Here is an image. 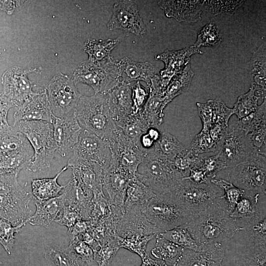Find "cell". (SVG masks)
<instances>
[{
	"label": "cell",
	"instance_id": "6da1fadb",
	"mask_svg": "<svg viewBox=\"0 0 266 266\" xmlns=\"http://www.w3.org/2000/svg\"><path fill=\"white\" fill-rule=\"evenodd\" d=\"M225 200L221 197L205 210L194 215L184 224L193 238L200 244L220 243L233 237L243 228L231 217Z\"/></svg>",
	"mask_w": 266,
	"mask_h": 266
},
{
	"label": "cell",
	"instance_id": "7a4b0ae2",
	"mask_svg": "<svg viewBox=\"0 0 266 266\" xmlns=\"http://www.w3.org/2000/svg\"><path fill=\"white\" fill-rule=\"evenodd\" d=\"M13 127L27 139L33 152L27 170L37 172L50 167L57 154L52 124L42 121H21Z\"/></svg>",
	"mask_w": 266,
	"mask_h": 266
},
{
	"label": "cell",
	"instance_id": "3957f363",
	"mask_svg": "<svg viewBox=\"0 0 266 266\" xmlns=\"http://www.w3.org/2000/svg\"><path fill=\"white\" fill-rule=\"evenodd\" d=\"M135 175L156 195L172 192L183 178L171 162L153 148L144 151L143 159Z\"/></svg>",
	"mask_w": 266,
	"mask_h": 266
},
{
	"label": "cell",
	"instance_id": "277c9868",
	"mask_svg": "<svg viewBox=\"0 0 266 266\" xmlns=\"http://www.w3.org/2000/svg\"><path fill=\"white\" fill-rule=\"evenodd\" d=\"M74 115L83 130L107 141L117 130L109 110L105 94L82 95Z\"/></svg>",
	"mask_w": 266,
	"mask_h": 266
},
{
	"label": "cell",
	"instance_id": "5b68a950",
	"mask_svg": "<svg viewBox=\"0 0 266 266\" xmlns=\"http://www.w3.org/2000/svg\"><path fill=\"white\" fill-rule=\"evenodd\" d=\"M141 209L148 220L161 233L184 225L193 217L171 192L156 195L141 205Z\"/></svg>",
	"mask_w": 266,
	"mask_h": 266
},
{
	"label": "cell",
	"instance_id": "8992f818",
	"mask_svg": "<svg viewBox=\"0 0 266 266\" xmlns=\"http://www.w3.org/2000/svg\"><path fill=\"white\" fill-rule=\"evenodd\" d=\"M71 78L75 85L83 83L90 86L94 95H105L120 83L118 61L112 56L100 63L87 60L77 66Z\"/></svg>",
	"mask_w": 266,
	"mask_h": 266
},
{
	"label": "cell",
	"instance_id": "52a82bcc",
	"mask_svg": "<svg viewBox=\"0 0 266 266\" xmlns=\"http://www.w3.org/2000/svg\"><path fill=\"white\" fill-rule=\"evenodd\" d=\"M228 177L245 193L266 196V156L253 153L247 160L231 168Z\"/></svg>",
	"mask_w": 266,
	"mask_h": 266
},
{
	"label": "cell",
	"instance_id": "ba28073f",
	"mask_svg": "<svg viewBox=\"0 0 266 266\" xmlns=\"http://www.w3.org/2000/svg\"><path fill=\"white\" fill-rule=\"evenodd\" d=\"M46 90L53 116L58 118L75 116L82 94L78 92L72 78L59 72L50 80Z\"/></svg>",
	"mask_w": 266,
	"mask_h": 266
},
{
	"label": "cell",
	"instance_id": "9c48e42d",
	"mask_svg": "<svg viewBox=\"0 0 266 266\" xmlns=\"http://www.w3.org/2000/svg\"><path fill=\"white\" fill-rule=\"evenodd\" d=\"M171 193L193 216L223 196L222 189L211 182L196 184L183 178Z\"/></svg>",
	"mask_w": 266,
	"mask_h": 266
},
{
	"label": "cell",
	"instance_id": "30bf717a",
	"mask_svg": "<svg viewBox=\"0 0 266 266\" xmlns=\"http://www.w3.org/2000/svg\"><path fill=\"white\" fill-rule=\"evenodd\" d=\"M231 169L247 160L253 152L247 135L239 127L237 120L229 123L221 148L218 152Z\"/></svg>",
	"mask_w": 266,
	"mask_h": 266
},
{
	"label": "cell",
	"instance_id": "8fae6325",
	"mask_svg": "<svg viewBox=\"0 0 266 266\" xmlns=\"http://www.w3.org/2000/svg\"><path fill=\"white\" fill-rule=\"evenodd\" d=\"M107 142L111 152L109 165L135 174L143 159L144 151L118 128Z\"/></svg>",
	"mask_w": 266,
	"mask_h": 266
},
{
	"label": "cell",
	"instance_id": "7c38bea8",
	"mask_svg": "<svg viewBox=\"0 0 266 266\" xmlns=\"http://www.w3.org/2000/svg\"><path fill=\"white\" fill-rule=\"evenodd\" d=\"M72 153V158L94 162L104 168L109 166L111 159L108 142L83 129Z\"/></svg>",
	"mask_w": 266,
	"mask_h": 266
},
{
	"label": "cell",
	"instance_id": "4fadbf2b",
	"mask_svg": "<svg viewBox=\"0 0 266 266\" xmlns=\"http://www.w3.org/2000/svg\"><path fill=\"white\" fill-rule=\"evenodd\" d=\"M38 71V68L24 69L19 67H13L3 74V95L13 107L20 106L35 93L33 91V85L29 79L28 74Z\"/></svg>",
	"mask_w": 266,
	"mask_h": 266
},
{
	"label": "cell",
	"instance_id": "5bb4252c",
	"mask_svg": "<svg viewBox=\"0 0 266 266\" xmlns=\"http://www.w3.org/2000/svg\"><path fill=\"white\" fill-rule=\"evenodd\" d=\"M107 27L110 31L122 30L138 36H143L146 33L137 5L133 0H120L114 3Z\"/></svg>",
	"mask_w": 266,
	"mask_h": 266
},
{
	"label": "cell",
	"instance_id": "9a60e30c",
	"mask_svg": "<svg viewBox=\"0 0 266 266\" xmlns=\"http://www.w3.org/2000/svg\"><path fill=\"white\" fill-rule=\"evenodd\" d=\"M67 167L72 169V176L77 184L89 196L103 192L102 180L103 168L99 164L91 161L70 158Z\"/></svg>",
	"mask_w": 266,
	"mask_h": 266
},
{
	"label": "cell",
	"instance_id": "2e32d148",
	"mask_svg": "<svg viewBox=\"0 0 266 266\" xmlns=\"http://www.w3.org/2000/svg\"><path fill=\"white\" fill-rule=\"evenodd\" d=\"M135 174L112 165L104 169L102 180L103 190H105L110 205L120 208L124 213V203L126 191L130 180Z\"/></svg>",
	"mask_w": 266,
	"mask_h": 266
},
{
	"label": "cell",
	"instance_id": "e0dca14e",
	"mask_svg": "<svg viewBox=\"0 0 266 266\" xmlns=\"http://www.w3.org/2000/svg\"><path fill=\"white\" fill-rule=\"evenodd\" d=\"M32 196L25 190L11 194H0V217L16 226L31 215L30 203Z\"/></svg>",
	"mask_w": 266,
	"mask_h": 266
},
{
	"label": "cell",
	"instance_id": "ac0fdd59",
	"mask_svg": "<svg viewBox=\"0 0 266 266\" xmlns=\"http://www.w3.org/2000/svg\"><path fill=\"white\" fill-rule=\"evenodd\" d=\"M51 124L57 153L62 157H65L72 151L82 129L75 116L58 118L53 115Z\"/></svg>",
	"mask_w": 266,
	"mask_h": 266
},
{
	"label": "cell",
	"instance_id": "d6986e66",
	"mask_svg": "<svg viewBox=\"0 0 266 266\" xmlns=\"http://www.w3.org/2000/svg\"><path fill=\"white\" fill-rule=\"evenodd\" d=\"M161 233L147 218L141 209V205L133 206L126 212L117 228L118 236L125 238L133 236H146Z\"/></svg>",
	"mask_w": 266,
	"mask_h": 266
},
{
	"label": "cell",
	"instance_id": "ffe728a7",
	"mask_svg": "<svg viewBox=\"0 0 266 266\" xmlns=\"http://www.w3.org/2000/svg\"><path fill=\"white\" fill-rule=\"evenodd\" d=\"M51 111L46 89L35 92L14 113V124L21 121H42L52 123Z\"/></svg>",
	"mask_w": 266,
	"mask_h": 266
},
{
	"label": "cell",
	"instance_id": "44dd1931",
	"mask_svg": "<svg viewBox=\"0 0 266 266\" xmlns=\"http://www.w3.org/2000/svg\"><path fill=\"white\" fill-rule=\"evenodd\" d=\"M224 256L221 243L203 244L200 251L184 249L175 266H221Z\"/></svg>",
	"mask_w": 266,
	"mask_h": 266
},
{
	"label": "cell",
	"instance_id": "7402d4cb",
	"mask_svg": "<svg viewBox=\"0 0 266 266\" xmlns=\"http://www.w3.org/2000/svg\"><path fill=\"white\" fill-rule=\"evenodd\" d=\"M120 82L132 84L142 81L149 87L151 79L160 70L148 62H137L127 57L118 61Z\"/></svg>",
	"mask_w": 266,
	"mask_h": 266
},
{
	"label": "cell",
	"instance_id": "603a6c76",
	"mask_svg": "<svg viewBox=\"0 0 266 266\" xmlns=\"http://www.w3.org/2000/svg\"><path fill=\"white\" fill-rule=\"evenodd\" d=\"M203 52L192 46L178 50H166L155 56V59L162 61L165 67L160 70V76L170 82L172 77L184 69L190 63L191 56L194 54H201Z\"/></svg>",
	"mask_w": 266,
	"mask_h": 266
},
{
	"label": "cell",
	"instance_id": "cb8c5ba5",
	"mask_svg": "<svg viewBox=\"0 0 266 266\" xmlns=\"http://www.w3.org/2000/svg\"><path fill=\"white\" fill-rule=\"evenodd\" d=\"M158 4L166 17L179 22H196L203 10L202 0H159Z\"/></svg>",
	"mask_w": 266,
	"mask_h": 266
},
{
	"label": "cell",
	"instance_id": "d4e9b609",
	"mask_svg": "<svg viewBox=\"0 0 266 266\" xmlns=\"http://www.w3.org/2000/svg\"><path fill=\"white\" fill-rule=\"evenodd\" d=\"M132 84L120 82L105 94L108 108L115 124L132 113Z\"/></svg>",
	"mask_w": 266,
	"mask_h": 266
},
{
	"label": "cell",
	"instance_id": "484cf974",
	"mask_svg": "<svg viewBox=\"0 0 266 266\" xmlns=\"http://www.w3.org/2000/svg\"><path fill=\"white\" fill-rule=\"evenodd\" d=\"M35 200L36 210L28 218V223L33 226L49 227L55 221L65 203L63 194L46 200Z\"/></svg>",
	"mask_w": 266,
	"mask_h": 266
},
{
	"label": "cell",
	"instance_id": "4316f807",
	"mask_svg": "<svg viewBox=\"0 0 266 266\" xmlns=\"http://www.w3.org/2000/svg\"><path fill=\"white\" fill-rule=\"evenodd\" d=\"M266 42L253 54L249 64V72L251 78V86L255 94L260 99H266Z\"/></svg>",
	"mask_w": 266,
	"mask_h": 266
},
{
	"label": "cell",
	"instance_id": "83f0119b",
	"mask_svg": "<svg viewBox=\"0 0 266 266\" xmlns=\"http://www.w3.org/2000/svg\"><path fill=\"white\" fill-rule=\"evenodd\" d=\"M33 150L26 137L9 125L0 129V157Z\"/></svg>",
	"mask_w": 266,
	"mask_h": 266
},
{
	"label": "cell",
	"instance_id": "f1b7e54d",
	"mask_svg": "<svg viewBox=\"0 0 266 266\" xmlns=\"http://www.w3.org/2000/svg\"><path fill=\"white\" fill-rule=\"evenodd\" d=\"M266 211V196L257 194L252 195L244 192V194L238 201L230 213L231 218L248 221Z\"/></svg>",
	"mask_w": 266,
	"mask_h": 266
},
{
	"label": "cell",
	"instance_id": "f546056e",
	"mask_svg": "<svg viewBox=\"0 0 266 266\" xmlns=\"http://www.w3.org/2000/svg\"><path fill=\"white\" fill-rule=\"evenodd\" d=\"M66 166L52 178L33 179L31 186L33 195L35 200H46L59 196L65 185L58 183L60 175L67 169Z\"/></svg>",
	"mask_w": 266,
	"mask_h": 266
},
{
	"label": "cell",
	"instance_id": "4dcf8cb0",
	"mask_svg": "<svg viewBox=\"0 0 266 266\" xmlns=\"http://www.w3.org/2000/svg\"><path fill=\"white\" fill-rule=\"evenodd\" d=\"M122 36L105 40L89 39L85 43L84 50L88 55V60L93 63H100L112 57L111 51L122 40Z\"/></svg>",
	"mask_w": 266,
	"mask_h": 266
},
{
	"label": "cell",
	"instance_id": "1f68e13d",
	"mask_svg": "<svg viewBox=\"0 0 266 266\" xmlns=\"http://www.w3.org/2000/svg\"><path fill=\"white\" fill-rule=\"evenodd\" d=\"M156 237L155 246L151 250V254L167 266H175L184 249L162 237L159 233Z\"/></svg>",
	"mask_w": 266,
	"mask_h": 266
},
{
	"label": "cell",
	"instance_id": "d6a6232c",
	"mask_svg": "<svg viewBox=\"0 0 266 266\" xmlns=\"http://www.w3.org/2000/svg\"><path fill=\"white\" fill-rule=\"evenodd\" d=\"M194 76L190 63L171 79L166 90L164 98L165 107L176 97L187 91Z\"/></svg>",
	"mask_w": 266,
	"mask_h": 266
},
{
	"label": "cell",
	"instance_id": "836d02e7",
	"mask_svg": "<svg viewBox=\"0 0 266 266\" xmlns=\"http://www.w3.org/2000/svg\"><path fill=\"white\" fill-rule=\"evenodd\" d=\"M156 195L135 176L128 186L124 203L125 213L135 205H143Z\"/></svg>",
	"mask_w": 266,
	"mask_h": 266
},
{
	"label": "cell",
	"instance_id": "e575fe53",
	"mask_svg": "<svg viewBox=\"0 0 266 266\" xmlns=\"http://www.w3.org/2000/svg\"><path fill=\"white\" fill-rule=\"evenodd\" d=\"M165 107L163 97L149 95L146 102L137 113L149 128H157L164 122Z\"/></svg>",
	"mask_w": 266,
	"mask_h": 266
},
{
	"label": "cell",
	"instance_id": "d590c367",
	"mask_svg": "<svg viewBox=\"0 0 266 266\" xmlns=\"http://www.w3.org/2000/svg\"><path fill=\"white\" fill-rule=\"evenodd\" d=\"M33 155V150L0 157V174H17L28 168Z\"/></svg>",
	"mask_w": 266,
	"mask_h": 266
},
{
	"label": "cell",
	"instance_id": "8d00e7d4",
	"mask_svg": "<svg viewBox=\"0 0 266 266\" xmlns=\"http://www.w3.org/2000/svg\"><path fill=\"white\" fill-rule=\"evenodd\" d=\"M115 125L119 130L140 148V138L146 132L149 127L138 113L131 114L117 122Z\"/></svg>",
	"mask_w": 266,
	"mask_h": 266
},
{
	"label": "cell",
	"instance_id": "74e56055",
	"mask_svg": "<svg viewBox=\"0 0 266 266\" xmlns=\"http://www.w3.org/2000/svg\"><path fill=\"white\" fill-rule=\"evenodd\" d=\"M153 148L171 162L188 150L174 136L166 132L161 133L160 138L155 143Z\"/></svg>",
	"mask_w": 266,
	"mask_h": 266
},
{
	"label": "cell",
	"instance_id": "f35d334b",
	"mask_svg": "<svg viewBox=\"0 0 266 266\" xmlns=\"http://www.w3.org/2000/svg\"><path fill=\"white\" fill-rule=\"evenodd\" d=\"M160 235L184 249L200 251L203 244H200L192 236L184 225L159 233Z\"/></svg>",
	"mask_w": 266,
	"mask_h": 266
},
{
	"label": "cell",
	"instance_id": "ab89813d",
	"mask_svg": "<svg viewBox=\"0 0 266 266\" xmlns=\"http://www.w3.org/2000/svg\"><path fill=\"white\" fill-rule=\"evenodd\" d=\"M266 211L260 212L243 227L248 242L255 244H266Z\"/></svg>",
	"mask_w": 266,
	"mask_h": 266
},
{
	"label": "cell",
	"instance_id": "60d3db41",
	"mask_svg": "<svg viewBox=\"0 0 266 266\" xmlns=\"http://www.w3.org/2000/svg\"><path fill=\"white\" fill-rule=\"evenodd\" d=\"M45 258L49 266H84L81 261L67 249L45 246Z\"/></svg>",
	"mask_w": 266,
	"mask_h": 266
},
{
	"label": "cell",
	"instance_id": "b9f144b4",
	"mask_svg": "<svg viewBox=\"0 0 266 266\" xmlns=\"http://www.w3.org/2000/svg\"><path fill=\"white\" fill-rule=\"evenodd\" d=\"M229 181H227L224 179L214 178L211 180V182L224 191V194L221 198L224 200L229 211L231 213L245 192L233 185L229 178Z\"/></svg>",
	"mask_w": 266,
	"mask_h": 266
},
{
	"label": "cell",
	"instance_id": "7bdbcfd3",
	"mask_svg": "<svg viewBox=\"0 0 266 266\" xmlns=\"http://www.w3.org/2000/svg\"><path fill=\"white\" fill-rule=\"evenodd\" d=\"M111 207L104 192L93 195L90 216L91 225L104 220L110 214Z\"/></svg>",
	"mask_w": 266,
	"mask_h": 266
},
{
	"label": "cell",
	"instance_id": "ee69618b",
	"mask_svg": "<svg viewBox=\"0 0 266 266\" xmlns=\"http://www.w3.org/2000/svg\"><path fill=\"white\" fill-rule=\"evenodd\" d=\"M259 99L256 96L252 86L247 93L239 96L233 108L237 119H240L255 111L258 106Z\"/></svg>",
	"mask_w": 266,
	"mask_h": 266
},
{
	"label": "cell",
	"instance_id": "f6af8a7d",
	"mask_svg": "<svg viewBox=\"0 0 266 266\" xmlns=\"http://www.w3.org/2000/svg\"><path fill=\"white\" fill-rule=\"evenodd\" d=\"M237 123L246 134L266 123V99L263 100L255 111L240 119H237Z\"/></svg>",
	"mask_w": 266,
	"mask_h": 266
},
{
	"label": "cell",
	"instance_id": "bcb514c9",
	"mask_svg": "<svg viewBox=\"0 0 266 266\" xmlns=\"http://www.w3.org/2000/svg\"><path fill=\"white\" fill-rule=\"evenodd\" d=\"M221 41V35L218 28L210 21L200 29L192 46L196 48L201 46L212 47L220 44Z\"/></svg>",
	"mask_w": 266,
	"mask_h": 266
},
{
	"label": "cell",
	"instance_id": "7dc6e473",
	"mask_svg": "<svg viewBox=\"0 0 266 266\" xmlns=\"http://www.w3.org/2000/svg\"><path fill=\"white\" fill-rule=\"evenodd\" d=\"M156 235L155 234H151L146 236H133L125 238L117 235V238L120 248H123L134 253L142 259L147 254L146 249L148 243Z\"/></svg>",
	"mask_w": 266,
	"mask_h": 266
},
{
	"label": "cell",
	"instance_id": "c3c4849f",
	"mask_svg": "<svg viewBox=\"0 0 266 266\" xmlns=\"http://www.w3.org/2000/svg\"><path fill=\"white\" fill-rule=\"evenodd\" d=\"M28 219L16 226L0 217V244L6 252L10 255L15 241V234L19 233L28 223Z\"/></svg>",
	"mask_w": 266,
	"mask_h": 266
},
{
	"label": "cell",
	"instance_id": "681fc988",
	"mask_svg": "<svg viewBox=\"0 0 266 266\" xmlns=\"http://www.w3.org/2000/svg\"><path fill=\"white\" fill-rule=\"evenodd\" d=\"M201 157L194 154L190 149L177 156L172 162L175 169L183 178L189 175L190 169L196 166H200Z\"/></svg>",
	"mask_w": 266,
	"mask_h": 266
},
{
	"label": "cell",
	"instance_id": "f907efd6",
	"mask_svg": "<svg viewBox=\"0 0 266 266\" xmlns=\"http://www.w3.org/2000/svg\"><path fill=\"white\" fill-rule=\"evenodd\" d=\"M66 249L74 254L84 266H97L95 260L94 251L79 237L70 241V244Z\"/></svg>",
	"mask_w": 266,
	"mask_h": 266
},
{
	"label": "cell",
	"instance_id": "816d5d0a",
	"mask_svg": "<svg viewBox=\"0 0 266 266\" xmlns=\"http://www.w3.org/2000/svg\"><path fill=\"white\" fill-rule=\"evenodd\" d=\"M243 259L249 266H266V244L248 242Z\"/></svg>",
	"mask_w": 266,
	"mask_h": 266
},
{
	"label": "cell",
	"instance_id": "f5cc1de1",
	"mask_svg": "<svg viewBox=\"0 0 266 266\" xmlns=\"http://www.w3.org/2000/svg\"><path fill=\"white\" fill-rule=\"evenodd\" d=\"M244 0H202L203 10L214 15L223 13H233L244 2Z\"/></svg>",
	"mask_w": 266,
	"mask_h": 266
},
{
	"label": "cell",
	"instance_id": "db71d44e",
	"mask_svg": "<svg viewBox=\"0 0 266 266\" xmlns=\"http://www.w3.org/2000/svg\"><path fill=\"white\" fill-rule=\"evenodd\" d=\"M116 238L100 247L94 252L95 260L97 266H109L120 248Z\"/></svg>",
	"mask_w": 266,
	"mask_h": 266
},
{
	"label": "cell",
	"instance_id": "11a10c76",
	"mask_svg": "<svg viewBox=\"0 0 266 266\" xmlns=\"http://www.w3.org/2000/svg\"><path fill=\"white\" fill-rule=\"evenodd\" d=\"M81 220H84V218L81 211L78 208L64 204L55 222L69 228Z\"/></svg>",
	"mask_w": 266,
	"mask_h": 266
},
{
	"label": "cell",
	"instance_id": "9f6ffc18",
	"mask_svg": "<svg viewBox=\"0 0 266 266\" xmlns=\"http://www.w3.org/2000/svg\"><path fill=\"white\" fill-rule=\"evenodd\" d=\"M200 166L210 180L215 178L221 170L227 169L226 163L218 153L209 157H201Z\"/></svg>",
	"mask_w": 266,
	"mask_h": 266
},
{
	"label": "cell",
	"instance_id": "6f0895ef",
	"mask_svg": "<svg viewBox=\"0 0 266 266\" xmlns=\"http://www.w3.org/2000/svg\"><path fill=\"white\" fill-rule=\"evenodd\" d=\"M247 135L253 152L266 156V123Z\"/></svg>",
	"mask_w": 266,
	"mask_h": 266
},
{
	"label": "cell",
	"instance_id": "680465c9",
	"mask_svg": "<svg viewBox=\"0 0 266 266\" xmlns=\"http://www.w3.org/2000/svg\"><path fill=\"white\" fill-rule=\"evenodd\" d=\"M149 97L148 88L142 85L140 82H136L132 86V113L137 114L142 108Z\"/></svg>",
	"mask_w": 266,
	"mask_h": 266
},
{
	"label": "cell",
	"instance_id": "91938a15",
	"mask_svg": "<svg viewBox=\"0 0 266 266\" xmlns=\"http://www.w3.org/2000/svg\"><path fill=\"white\" fill-rule=\"evenodd\" d=\"M91 226L90 220H81L77 222L72 227L68 228L67 234L70 241L79 237L82 234L87 232Z\"/></svg>",
	"mask_w": 266,
	"mask_h": 266
},
{
	"label": "cell",
	"instance_id": "94428289",
	"mask_svg": "<svg viewBox=\"0 0 266 266\" xmlns=\"http://www.w3.org/2000/svg\"><path fill=\"white\" fill-rule=\"evenodd\" d=\"M183 179H188L196 184L211 183V180L207 176L205 171L200 166H194L190 170L189 175Z\"/></svg>",
	"mask_w": 266,
	"mask_h": 266
},
{
	"label": "cell",
	"instance_id": "6125c7cd",
	"mask_svg": "<svg viewBox=\"0 0 266 266\" xmlns=\"http://www.w3.org/2000/svg\"><path fill=\"white\" fill-rule=\"evenodd\" d=\"M12 105L3 95H0V129L8 126L7 116L9 109Z\"/></svg>",
	"mask_w": 266,
	"mask_h": 266
},
{
	"label": "cell",
	"instance_id": "be15d7a7",
	"mask_svg": "<svg viewBox=\"0 0 266 266\" xmlns=\"http://www.w3.org/2000/svg\"><path fill=\"white\" fill-rule=\"evenodd\" d=\"M141 260L142 263L140 266H167L160 260H153L147 254Z\"/></svg>",
	"mask_w": 266,
	"mask_h": 266
},
{
	"label": "cell",
	"instance_id": "e7e4bbea",
	"mask_svg": "<svg viewBox=\"0 0 266 266\" xmlns=\"http://www.w3.org/2000/svg\"><path fill=\"white\" fill-rule=\"evenodd\" d=\"M150 137L156 142H157L160 138L161 133L157 128L150 127L146 132Z\"/></svg>",
	"mask_w": 266,
	"mask_h": 266
}]
</instances>
